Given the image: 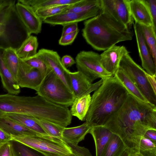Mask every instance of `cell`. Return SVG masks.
I'll return each instance as SVG.
<instances>
[{
	"mask_svg": "<svg viewBox=\"0 0 156 156\" xmlns=\"http://www.w3.org/2000/svg\"><path fill=\"white\" fill-rule=\"evenodd\" d=\"M119 136L132 154L149 129L156 130V106L129 94L121 108L103 126Z\"/></svg>",
	"mask_w": 156,
	"mask_h": 156,
	"instance_id": "obj_1",
	"label": "cell"
},
{
	"mask_svg": "<svg viewBox=\"0 0 156 156\" xmlns=\"http://www.w3.org/2000/svg\"><path fill=\"white\" fill-rule=\"evenodd\" d=\"M129 94L115 76L103 80L91 96L85 122L91 127L103 126L121 108Z\"/></svg>",
	"mask_w": 156,
	"mask_h": 156,
	"instance_id": "obj_2",
	"label": "cell"
},
{
	"mask_svg": "<svg viewBox=\"0 0 156 156\" xmlns=\"http://www.w3.org/2000/svg\"><path fill=\"white\" fill-rule=\"evenodd\" d=\"M82 35L94 49L105 51L120 42L131 40L133 33L129 28L102 10L97 16L86 20Z\"/></svg>",
	"mask_w": 156,
	"mask_h": 156,
	"instance_id": "obj_3",
	"label": "cell"
},
{
	"mask_svg": "<svg viewBox=\"0 0 156 156\" xmlns=\"http://www.w3.org/2000/svg\"><path fill=\"white\" fill-rule=\"evenodd\" d=\"M16 141L37 151L44 156H66L72 153L70 147L63 140L48 136H11Z\"/></svg>",
	"mask_w": 156,
	"mask_h": 156,
	"instance_id": "obj_4",
	"label": "cell"
},
{
	"mask_svg": "<svg viewBox=\"0 0 156 156\" xmlns=\"http://www.w3.org/2000/svg\"><path fill=\"white\" fill-rule=\"evenodd\" d=\"M36 93L51 102L67 107L72 105L76 98L72 92L49 69Z\"/></svg>",
	"mask_w": 156,
	"mask_h": 156,
	"instance_id": "obj_5",
	"label": "cell"
},
{
	"mask_svg": "<svg viewBox=\"0 0 156 156\" xmlns=\"http://www.w3.org/2000/svg\"><path fill=\"white\" fill-rule=\"evenodd\" d=\"M119 68L130 78L142 95L150 103L156 106V94L149 84L146 72L133 60L129 53L122 58Z\"/></svg>",
	"mask_w": 156,
	"mask_h": 156,
	"instance_id": "obj_6",
	"label": "cell"
},
{
	"mask_svg": "<svg viewBox=\"0 0 156 156\" xmlns=\"http://www.w3.org/2000/svg\"><path fill=\"white\" fill-rule=\"evenodd\" d=\"M76 64L77 71L84 74L91 82L97 79L103 80L112 76L103 68L100 55L92 51H81L76 55Z\"/></svg>",
	"mask_w": 156,
	"mask_h": 156,
	"instance_id": "obj_7",
	"label": "cell"
},
{
	"mask_svg": "<svg viewBox=\"0 0 156 156\" xmlns=\"http://www.w3.org/2000/svg\"><path fill=\"white\" fill-rule=\"evenodd\" d=\"M45 76L38 70L20 59L19 66L16 80L20 88H29L36 91Z\"/></svg>",
	"mask_w": 156,
	"mask_h": 156,
	"instance_id": "obj_8",
	"label": "cell"
},
{
	"mask_svg": "<svg viewBox=\"0 0 156 156\" xmlns=\"http://www.w3.org/2000/svg\"><path fill=\"white\" fill-rule=\"evenodd\" d=\"M130 0H101L102 9L130 28L133 23L129 10Z\"/></svg>",
	"mask_w": 156,
	"mask_h": 156,
	"instance_id": "obj_9",
	"label": "cell"
},
{
	"mask_svg": "<svg viewBox=\"0 0 156 156\" xmlns=\"http://www.w3.org/2000/svg\"><path fill=\"white\" fill-rule=\"evenodd\" d=\"M67 78L71 91L75 98L89 94L94 91L101 84L102 79L92 83L81 72L77 71L67 73Z\"/></svg>",
	"mask_w": 156,
	"mask_h": 156,
	"instance_id": "obj_10",
	"label": "cell"
},
{
	"mask_svg": "<svg viewBox=\"0 0 156 156\" xmlns=\"http://www.w3.org/2000/svg\"><path fill=\"white\" fill-rule=\"evenodd\" d=\"M36 55L42 59L48 69L51 70L71 91L67 76L69 70L62 65L58 53L52 50L42 48L38 51Z\"/></svg>",
	"mask_w": 156,
	"mask_h": 156,
	"instance_id": "obj_11",
	"label": "cell"
},
{
	"mask_svg": "<svg viewBox=\"0 0 156 156\" xmlns=\"http://www.w3.org/2000/svg\"><path fill=\"white\" fill-rule=\"evenodd\" d=\"M15 9L29 36L41 33L42 21L31 7L18 2Z\"/></svg>",
	"mask_w": 156,
	"mask_h": 156,
	"instance_id": "obj_12",
	"label": "cell"
},
{
	"mask_svg": "<svg viewBox=\"0 0 156 156\" xmlns=\"http://www.w3.org/2000/svg\"><path fill=\"white\" fill-rule=\"evenodd\" d=\"M134 29L142 66L148 74L152 75H156V64L140 25L135 23L134 24Z\"/></svg>",
	"mask_w": 156,
	"mask_h": 156,
	"instance_id": "obj_13",
	"label": "cell"
},
{
	"mask_svg": "<svg viewBox=\"0 0 156 156\" xmlns=\"http://www.w3.org/2000/svg\"><path fill=\"white\" fill-rule=\"evenodd\" d=\"M129 53L125 46L114 45L100 55L101 64L107 72L114 76L119 69L122 57Z\"/></svg>",
	"mask_w": 156,
	"mask_h": 156,
	"instance_id": "obj_14",
	"label": "cell"
},
{
	"mask_svg": "<svg viewBox=\"0 0 156 156\" xmlns=\"http://www.w3.org/2000/svg\"><path fill=\"white\" fill-rule=\"evenodd\" d=\"M129 8L135 23L145 26H153L152 17L144 0H130Z\"/></svg>",
	"mask_w": 156,
	"mask_h": 156,
	"instance_id": "obj_15",
	"label": "cell"
},
{
	"mask_svg": "<svg viewBox=\"0 0 156 156\" xmlns=\"http://www.w3.org/2000/svg\"><path fill=\"white\" fill-rule=\"evenodd\" d=\"M90 15L73 12H63L57 15L47 17L42 21L52 25H62L79 22L93 18Z\"/></svg>",
	"mask_w": 156,
	"mask_h": 156,
	"instance_id": "obj_16",
	"label": "cell"
},
{
	"mask_svg": "<svg viewBox=\"0 0 156 156\" xmlns=\"http://www.w3.org/2000/svg\"><path fill=\"white\" fill-rule=\"evenodd\" d=\"M4 48L0 47V76L4 89L10 94L17 95L20 92L16 79L5 65L3 59Z\"/></svg>",
	"mask_w": 156,
	"mask_h": 156,
	"instance_id": "obj_17",
	"label": "cell"
},
{
	"mask_svg": "<svg viewBox=\"0 0 156 156\" xmlns=\"http://www.w3.org/2000/svg\"><path fill=\"white\" fill-rule=\"evenodd\" d=\"M101 11V0H80L70 5L63 12L87 14L94 17L99 14Z\"/></svg>",
	"mask_w": 156,
	"mask_h": 156,
	"instance_id": "obj_18",
	"label": "cell"
},
{
	"mask_svg": "<svg viewBox=\"0 0 156 156\" xmlns=\"http://www.w3.org/2000/svg\"><path fill=\"white\" fill-rule=\"evenodd\" d=\"M89 133L91 135L94 140L96 156H101L113 133L103 126L92 127Z\"/></svg>",
	"mask_w": 156,
	"mask_h": 156,
	"instance_id": "obj_19",
	"label": "cell"
},
{
	"mask_svg": "<svg viewBox=\"0 0 156 156\" xmlns=\"http://www.w3.org/2000/svg\"><path fill=\"white\" fill-rule=\"evenodd\" d=\"M91 127L86 122L74 127H64L62 132L63 140L65 142L78 145L80 142L84 140Z\"/></svg>",
	"mask_w": 156,
	"mask_h": 156,
	"instance_id": "obj_20",
	"label": "cell"
},
{
	"mask_svg": "<svg viewBox=\"0 0 156 156\" xmlns=\"http://www.w3.org/2000/svg\"><path fill=\"white\" fill-rule=\"evenodd\" d=\"M0 128L11 136L39 135L21 124L4 117H0Z\"/></svg>",
	"mask_w": 156,
	"mask_h": 156,
	"instance_id": "obj_21",
	"label": "cell"
},
{
	"mask_svg": "<svg viewBox=\"0 0 156 156\" xmlns=\"http://www.w3.org/2000/svg\"><path fill=\"white\" fill-rule=\"evenodd\" d=\"M90 94L76 98L70 110L72 116L76 117L80 120L85 121L91 102Z\"/></svg>",
	"mask_w": 156,
	"mask_h": 156,
	"instance_id": "obj_22",
	"label": "cell"
},
{
	"mask_svg": "<svg viewBox=\"0 0 156 156\" xmlns=\"http://www.w3.org/2000/svg\"><path fill=\"white\" fill-rule=\"evenodd\" d=\"M1 117H5L16 121L39 135L48 136L37 122L35 118L33 117L15 113L6 114Z\"/></svg>",
	"mask_w": 156,
	"mask_h": 156,
	"instance_id": "obj_23",
	"label": "cell"
},
{
	"mask_svg": "<svg viewBox=\"0 0 156 156\" xmlns=\"http://www.w3.org/2000/svg\"><path fill=\"white\" fill-rule=\"evenodd\" d=\"M38 43L37 37L30 35L24 40L16 52L19 58L25 59L35 55L37 53Z\"/></svg>",
	"mask_w": 156,
	"mask_h": 156,
	"instance_id": "obj_24",
	"label": "cell"
},
{
	"mask_svg": "<svg viewBox=\"0 0 156 156\" xmlns=\"http://www.w3.org/2000/svg\"><path fill=\"white\" fill-rule=\"evenodd\" d=\"M114 76L122 84L129 94L141 101L149 102L130 78L122 70L119 68Z\"/></svg>",
	"mask_w": 156,
	"mask_h": 156,
	"instance_id": "obj_25",
	"label": "cell"
},
{
	"mask_svg": "<svg viewBox=\"0 0 156 156\" xmlns=\"http://www.w3.org/2000/svg\"><path fill=\"white\" fill-rule=\"evenodd\" d=\"M14 1L9 2L0 9V38L7 39L6 28L15 9Z\"/></svg>",
	"mask_w": 156,
	"mask_h": 156,
	"instance_id": "obj_26",
	"label": "cell"
},
{
	"mask_svg": "<svg viewBox=\"0 0 156 156\" xmlns=\"http://www.w3.org/2000/svg\"><path fill=\"white\" fill-rule=\"evenodd\" d=\"M80 0H19L18 2L31 7L35 11L39 9L55 5H71Z\"/></svg>",
	"mask_w": 156,
	"mask_h": 156,
	"instance_id": "obj_27",
	"label": "cell"
},
{
	"mask_svg": "<svg viewBox=\"0 0 156 156\" xmlns=\"http://www.w3.org/2000/svg\"><path fill=\"white\" fill-rule=\"evenodd\" d=\"M2 57L6 66L16 79L20 64V58L16 49L12 47L4 48Z\"/></svg>",
	"mask_w": 156,
	"mask_h": 156,
	"instance_id": "obj_28",
	"label": "cell"
},
{
	"mask_svg": "<svg viewBox=\"0 0 156 156\" xmlns=\"http://www.w3.org/2000/svg\"><path fill=\"white\" fill-rule=\"evenodd\" d=\"M126 148L120 138L113 133L101 156H120Z\"/></svg>",
	"mask_w": 156,
	"mask_h": 156,
	"instance_id": "obj_29",
	"label": "cell"
},
{
	"mask_svg": "<svg viewBox=\"0 0 156 156\" xmlns=\"http://www.w3.org/2000/svg\"><path fill=\"white\" fill-rule=\"evenodd\" d=\"M139 25L154 62L156 64V31L152 25L147 26Z\"/></svg>",
	"mask_w": 156,
	"mask_h": 156,
	"instance_id": "obj_30",
	"label": "cell"
},
{
	"mask_svg": "<svg viewBox=\"0 0 156 156\" xmlns=\"http://www.w3.org/2000/svg\"><path fill=\"white\" fill-rule=\"evenodd\" d=\"M35 118L37 122L47 135L63 140L62 132L64 127L49 121Z\"/></svg>",
	"mask_w": 156,
	"mask_h": 156,
	"instance_id": "obj_31",
	"label": "cell"
},
{
	"mask_svg": "<svg viewBox=\"0 0 156 156\" xmlns=\"http://www.w3.org/2000/svg\"><path fill=\"white\" fill-rule=\"evenodd\" d=\"M70 5H65L53 6L39 9L35 12L42 20L47 17L57 15L64 12Z\"/></svg>",
	"mask_w": 156,
	"mask_h": 156,
	"instance_id": "obj_32",
	"label": "cell"
},
{
	"mask_svg": "<svg viewBox=\"0 0 156 156\" xmlns=\"http://www.w3.org/2000/svg\"><path fill=\"white\" fill-rule=\"evenodd\" d=\"M139 152L141 156H156V143L143 136L140 141Z\"/></svg>",
	"mask_w": 156,
	"mask_h": 156,
	"instance_id": "obj_33",
	"label": "cell"
},
{
	"mask_svg": "<svg viewBox=\"0 0 156 156\" xmlns=\"http://www.w3.org/2000/svg\"><path fill=\"white\" fill-rule=\"evenodd\" d=\"M15 156H41L36 151L16 141L11 140Z\"/></svg>",
	"mask_w": 156,
	"mask_h": 156,
	"instance_id": "obj_34",
	"label": "cell"
},
{
	"mask_svg": "<svg viewBox=\"0 0 156 156\" xmlns=\"http://www.w3.org/2000/svg\"><path fill=\"white\" fill-rule=\"evenodd\" d=\"M22 60L31 67L38 70L44 76L49 70L44 61L36 54L32 57Z\"/></svg>",
	"mask_w": 156,
	"mask_h": 156,
	"instance_id": "obj_35",
	"label": "cell"
},
{
	"mask_svg": "<svg viewBox=\"0 0 156 156\" xmlns=\"http://www.w3.org/2000/svg\"><path fill=\"white\" fill-rule=\"evenodd\" d=\"M144 0L148 8L152 19L153 26L154 29L156 31V0Z\"/></svg>",
	"mask_w": 156,
	"mask_h": 156,
	"instance_id": "obj_36",
	"label": "cell"
},
{
	"mask_svg": "<svg viewBox=\"0 0 156 156\" xmlns=\"http://www.w3.org/2000/svg\"><path fill=\"white\" fill-rule=\"evenodd\" d=\"M79 31L78 29L73 33L61 37L58 41L59 44L63 46L71 44L75 40Z\"/></svg>",
	"mask_w": 156,
	"mask_h": 156,
	"instance_id": "obj_37",
	"label": "cell"
},
{
	"mask_svg": "<svg viewBox=\"0 0 156 156\" xmlns=\"http://www.w3.org/2000/svg\"><path fill=\"white\" fill-rule=\"evenodd\" d=\"M0 156H15L11 141L0 146Z\"/></svg>",
	"mask_w": 156,
	"mask_h": 156,
	"instance_id": "obj_38",
	"label": "cell"
},
{
	"mask_svg": "<svg viewBox=\"0 0 156 156\" xmlns=\"http://www.w3.org/2000/svg\"><path fill=\"white\" fill-rule=\"evenodd\" d=\"M61 37L73 33L78 30V23H68L63 25Z\"/></svg>",
	"mask_w": 156,
	"mask_h": 156,
	"instance_id": "obj_39",
	"label": "cell"
},
{
	"mask_svg": "<svg viewBox=\"0 0 156 156\" xmlns=\"http://www.w3.org/2000/svg\"><path fill=\"white\" fill-rule=\"evenodd\" d=\"M61 60L62 65L67 69L76 63L75 60L71 56L68 55L63 56Z\"/></svg>",
	"mask_w": 156,
	"mask_h": 156,
	"instance_id": "obj_40",
	"label": "cell"
},
{
	"mask_svg": "<svg viewBox=\"0 0 156 156\" xmlns=\"http://www.w3.org/2000/svg\"><path fill=\"white\" fill-rule=\"evenodd\" d=\"M11 140V136L0 128V146Z\"/></svg>",
	"mask_w": 156,
	"mask_h": 156,
	"instance_id": "obj_41",
	"label": "cell"
},
{
	"mask_svg": "<svg viewBox=\"0 0 156 156\" xmlns=\"http://www.w3.org/2000/svg\"><path fill=\"white\" fill-rule=\"evenodd\" d=\"M146 76L153 90L156 94V75H152L146 72Z\"/></svg>",
	"mask_w": 156,
	"mask_h": 156,
	"instance_id": "obj_42",
	"label": "cell"
},
{
	"mask_svg": "<svg viewBox=\"0 0 156 156\" xmlns=\"http://www.w3.org/2000/svg\"><path fill=\"white\" fill-rule=\"evenodd\" d=\"M143 136L156 143V130H148L146 132Z\"/></svg>",
	"mask_w": 156,
	"mask_h": 156,
	"instance_id": "obj_43",
	"label": "cell"
},
{
	"mask_svg": "<svg viewBox=\"0 0 156 156\" xmlns=\"http://www.w3.org/2000/svg\"><path fill=\"white\" fill-rule=\"evenodd\" d=\"M132 154L131 151L127 148L120 156H131Z\"/></svg>",
	"mask_w": 156,
	"mask_h": 156,
	"instance_id": "obj_44",
	"label": "cell"
},
{
	"mask_svg": "<svg viewBox=\"0 0 156 156\" xmlns=\"http://www.w3.org/2000/svg\"><path fill=\"white\" fill-rule=\"evenodd\" d=\"M72 153L66 156H85L75 151L72 150Z\"/></svg>",
	"mask_w": 156,
	"mask_h": 156,
	"instance_id": "obj_45",
	"label": "cell"
},
{
	"mask_svg": "<svg viewBox=\"0 0 156 156\" xmlns=\"http://www.w3.org/2000/svg\"><path fill=\"white\" fill-rule=\"evenodd\" d=\"M10 0H0V9L8 3Z\"/></svg>",
	"mask_w": 156,
	"mask_h": 156,
	"instance_id": "obj_46",
	"label": "cell"
},
{
	"mask_svg": "<svg viewBox=\"0 0 156 156\" xmlns=\"http://www.w3.org/2000/svg\"><path fill=\"white\" fill-rule=\"evenodd\" d=\"M131 156H141L139 152H136L133 154Z\"/></svg>",
	"mask_w": 156,
	"mask_h": 156,
	"instance_id": "obj_47",
	"label": "cell"
}]
</instances>
